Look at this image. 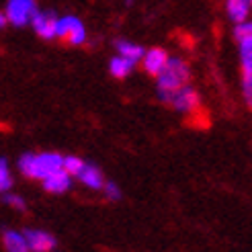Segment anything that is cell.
Segmentation results:
<instances>
[{"mask_svg":"<svg viewBox=\"0 0 252 252\" xmlns=\"http://www.w3.org/2000/svg\"><path fill=\"white\" fill-rule=\"evenodd\" d=\"M64 158L54 152H43V154H23L19 158V170L27 176V179H47L49 174L64 168Z\"/></svg>","mask_w":252,"mask_h":252,"instance_id":"cell-1","label":"cell"},{"mask_svg":"<svg viewBox=\"0 0 252 252\" xmlns=\"http://www.w3.org/2000/svg\"><path fill=\"white\" fill-rule=\"evenodd\" d=\"M189 78H191V72L189 66L181 58H170L166 70L156 76L158 82V93H176L181 88L189 86Z\"/></svg>","mask_w":252,"mask_h":252,"instance_id":"cell-2","label":"cell"},{"mask_svg":"<svg viewBox=\"0 0 252 252\" xmlns=\"http://www.w3.org/2000/svg\"><path fill=\"white\" fill-rule=\"evenodd\" d=\"M158 96H160V100L172 105L176 111H181V113H193L199 107V94L191 86H185L176 93H158Z\"/></svg>","mask_w":252,"mask_h":252,"instance_id":"cell-3","label":"cell"},{"mask_svg":"<svg viewBox=\"0 0 252 252\" xmlns=\"http://www.w3.org/2000/svg\"><path fill=\"white\" fill-rule=\"evenodd\" d=\"M35 12H37L35 0H8V4H6L8 23L15 25V27H23V25L31 23Z\"/></svg>","mask_w":252,"mask_h":252,"instance_id":"cell-4","label":"cell"},{"mask_svg":"<svg viewBox=\"0 0 252 252\" xmlns=\"http://www.w3.org/2000/svg\"><path fill=\"white\" fill-rule=\"evenodd\" d=\"M58 37L64 39L68 45H82L86 41V29L76 17H64L60 19Z\"/></svg>","mask_w":252,"mask_h":252,"instance_id":"cell-5","label":"cell"},{"mask_svg":"<svg viewBox=\"0 0 252 252\" xmlns=\"http://www.w3.org/2000/svg\"><path fill=\"white\" fill-rule=\"evenodd\" d=\"M31 25H33L35 33L39 35L41 39H54V37H58L60 19L52 10H37L35 17L31 19Z\"/></svg>","mask_w":252,"mask_h":252,"instance_id":"cell-6","label":"cell"},{"mask_svg":"<svg viewBox=\"0 0 252 252\" xmlns=\"http://www.w3.org/2000/svg\"><path fill=\"white\" fill-rule=\"evenodd\" d=\"M168 54L164 52L162 47H152V49H148L144 60H142V64H144V70L150 74V76H160L162 72L166 70L168 66Z\"/></svg>","mask_w":252,"mask_h":252,"instance_id":"cell-7","label":"cell"},{"mask_svg":"<svg viewBox=\"0 0 252 252\" xmlns=\"http://www.w3.org/2000/svg\"><path fill=\"white\" fill-rule=\"evenodd\" d=\"M31 252H52L56 248V238L43 230H23Z\"/></svg>","mask_w":252,"mask_h":252,"instance_id":"cell-8","label":"cell"},{"mask_svg":"<svg viewBox=\"0 0 252 252\" xmlns=\"http://www.w3.org/2000/svg\"><path fill=\"white\" fill-rule=\"evenodd\" d=\"M41 183H43V189H45L47 193L60 195V193H66L68 189H70V185H72V174L62 168V170H58V172H54V174H49L47 179H43Z\"/></svg>","mask_w":252,"mask_h":252,"instance_id":"cell-9","label":"cell"},{"mask_svg":"<svg viewBox=\"0 0 252 252\" xmlns=\"http://www.w3.org/2000/svg\"><path fill=\"white\" fill-rule=\"evenodd\" d=\"M2 244H4L6 252H31L25 234L15 232V230H4L2 232Z\"/></svg>","mask_w":252,"mask_h":252,"instance_id":"cell-10","label":"cell"},{"mask_svg":"<svg viewBox=\"0 0 252 252\" xmlns=\"http://www.w3.org/2000/svg\"><path fill=\"white\" fill-rule=\"evenodd\" d=\"M80 183L88 189H94V191H100V189H105V179H103V172H100L94 164H86L84 170L80 172Z\"/></svg>","mask_w":252,"mask_h":252,"instance_id":"cell-11","label":"cell"},{"mask_svg":"<svg viewBox=\"0 0 252 252\" xmlns=\"http://www.w3.org/2000/svg\"><path fill=\"white\" fill-rule=\"evenodd\" d=\"M250 0H228L225 2V10H228V15L234 23H244L250 15Z\"/></svg>","mask_w":252,"mask_h":252,"instance_id":"cell-12","label":"cell"},{"mask_svg":"<svg viewBox=\"0 0 252 252\" xmlns=\"http://www.w3.org/2000/svg\"><path fill=\"white\" fill-rule=\"evenodd\" d=\"M133 66H135L133 60L123 58V56H115V58H111V62H109V72L115 78H125V76H129L131 74Z\"/></svg>","mask_w":252,"mask_h":252,"instance_id":"cell-13","label":"cell"},{"mask_svg":"<svg viewBox=\"0 0 252 252\" xmlns=\"http://www.w3.org/2000/svg\"><path fill=\"white\" fill-rule=\"evenodd\" d=\"M115 47H117L119 56L129 58V60H133V62L144 60V56H146V49L140 47V45H135V43H131V41H123V39H121V41H115Z\"/></svg>","mask_w":252,"mask_h":252,"instance_id":"cell-14","label":"cell"},{"mask_svg":"<svg viewBox=\"0 0 252 252\" xmlns=\"http://www.w3.org/2000/svg\"><path fill=\"white\" fill-rule=\"evenodd\" d=\"M234 37H236L238 45H240V49H252V23L250 21L238 23Z\"/></svg>","mask_w":252,"mask_h":252,"instance_id":"cell-15","label":"cell"},{"mask_svg":"<svg viewBox=\"0 0 252 252\" xmlns=\"http://www.w3.org/2000/svg\"><path fill=\"white\" fill-rule=\"evenodd\" d=\"M84 166H86V162H82L78 156H66L64 158V170L70 172L72 176H80Z\"/></svg>","mask_w":252,"mask_h":252,"instance_id":"cell-16","label":"cell"},{"mask_svg":"<svg viewBox=\"0 0 252 252\" xmlns=\"http://www.w3.org/2000/svg\"><path fill=\"white\" fill-rule=\"evenodd\" d=\"M10 187H12V176H10V170H8L6 160L2 158V160H0V191L8 193Z\"/></svg>","mask_w":252,"mask_h":252,"instance_id":"cell-17","label":"cell"},{"mask_svg":"<svg viewBox=\"0 0 252 252\" xmlns=\"http://www.w3.org/2000/svg\"><path fill=\"white\" fill-rule=\"evenodd\" d=\"M4 203L6 205H10V207H15V209H19V211H25V199L23 197H19V195H12V193H4Z\"/></svg>","mask_w":252,"mask_h":252,"instance_id":"cell-18","label":"cell"},{"mask_svg":"<svg viewBox=\"0 0 252 252\" xmlns=\"http://www.w3.org/2000/svg\"><path fill=\"white\" fill-rule=\"evenodd\" d=\"M105 197L109 199V201H119L121 199V189L115 185V183H105Z\"/></svg>","mask_w":252,"mask_h":252,"instance_id":"cell-19","label":"cell"},{"mask_svg":"<svg viewBox=\"0 0 252 252\" xmlns=\"http://www.w3.org/2000/svg\"><path fill=\"white\" fill-rule=\"evenodd\" d=\"M250 4H252V0H250Z\"/></svg>","mask_w":252,"mask_h":252,"instance_id":"cell-20","label":"cell"}]
</instances>
